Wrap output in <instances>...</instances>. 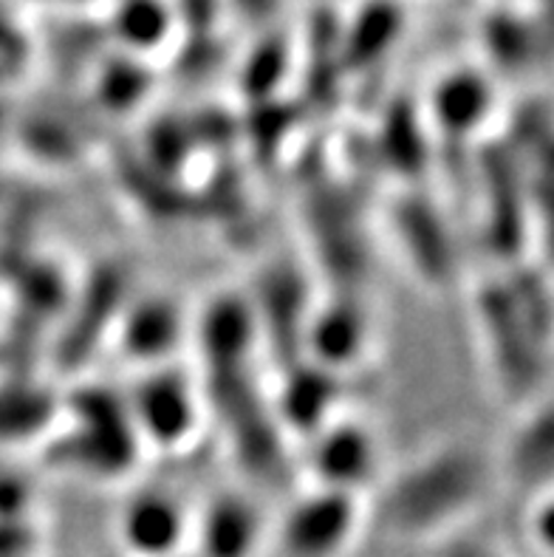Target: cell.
I'll list each match as a JSON object with an SVG mask.
<instances>
[{"label": "cell", "mask_w": 554, "mask_h": 557, "mask_svg": "<svg viewBox=\"0 0 554 557\" xmlns=\"http://www.w3.org/2000/svg\"><path fill=\"white\" fill-rule=\"evenodd\" d=\"M476 490V470L467 456H450V459L435 461L428 470H419L410 475V481L402 490L399 509L405 521L424 523L439 521L456 507L458 502H467V495Z\"/></svg>", "instance_id": "6da1fadb"}, {"label": "cell", "mask_w": 554, "mask_h": 557, "mask_svg": "<svg viewBox=\"0 0 554 557\" xmlns=\"http://www.w3.org/2000/svg\"><path fill=\"white\" fill-rule=\"evenodd\" d=\"M352 509L340 493L323 495L309 507L297 509L286 532V552L292 557H331L343 544Z\"/></svg>", "instance_id": "7a4b0ae2"}, {"label": "cell", "mask_w": 554, "mask_h": 557, "mask_svg": "<svg viewBox=\"0 0 554 557\" xmlns=\"http://www.w3.org/2000/svg\"><path fill=\"white\" fill-rule=\"evenodd\" d=\"M184 527L182 512L164 495H139L125 512L122 535L127 546L145 557H164L178 544Z\"/></svg>", "instance_id": "3957f363"}, {"label": "cell", "mask_w": 554, "mask_h": 557, "mask_svg": "<svg viewBox=\"0 0 554 557\" xmlns=\"http://www.w3.org/2000/svg\"><path fill=\"white\" fill-rule=\"evenodd\" d=\"M373 447L368 436L357 428H340L317 447V470L334 490H343L348 484H357L362 475L371 470Z\"/></svg>", "instance_id": "277c9868"}, {"label": "cell", "mask_w": 554, "mask_h": 557, "mask_svg": "<svg viewBox=\"0 0 554 557\" xmlns=\"http://www.w3.org/2000/svg\"><path fill=\"white\" fill-rule=\"evenodd\" d=\"M255 541V516L238 498H224L204 521L201 544L207 557H246Z\"/></svg>", "instance_id": "5b68a950"}, {"label": "cell", "mask_w": 554, "mask_h": 557, "mask_svg": "<svg viewBox=\"0 0 554 557\" xmlns=\"http://www.w3.org/2000/svg\"><path fill=\"white\" fill-rule=\"evenodd\" d=\"M141 422L156 438H176L189 424V396L173 376H156L141 391Z\"/></svg>", "instance_id": "8992f818"}, {"label": "cell", "mask_w": 554, "mask_h": 557, "mask_svg": "<svg viewBox=\"0 0 554 557\" xmlns=\"http://www.w3.org/2000/svg\"><path fill=\"white\" fill-rule=\"evenodd\" d=\"M444 557H492V555L484 549H476V546H458V549L447 552Z\"/></svg>", "instance_id": "52a82bcc"}]
</instances>
